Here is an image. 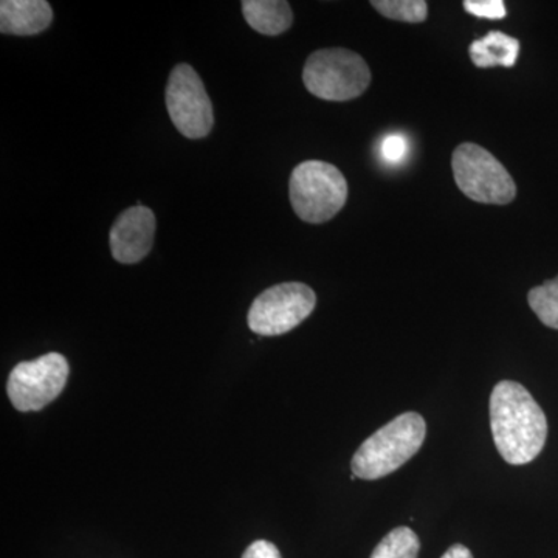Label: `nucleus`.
<instances>
[{
  "mask_svg": "<svg viewBox=\"0 0 558 558\" xmlns=\"http://www.w3.org/2000/svg\"><path fill=\"white\" fill-rule=\"evenodd\" d=\"M490 427L498 453L510 465H524L542 453L548 421L521 384L502 380L490 395Z\"/></svg>",
  "mask_w": 558,
  "mask_h": 558,
  "instance_id": "nucleus-1",
  "label": "nucleus"
},
{
  "mask_svg": "<svg viewBox=\"0 0 558 558\" xmlns=\"http://www.w3.org/2000/svg\"><path fill=\"white\" fill-rule=\"evenodd\" d=\"M440 558H473L472 550L464 545H453Z\"/></svg>",
  "mask_w": 558,
  "mask_h": 558,
  "instance_id": "nucleus-19",
  "label": "nucleus"
},
{
  "mask_svg": "<svg viewBox=\"0 0 558 558\" xmlns=\"http://www.w3.org/2000/svg\"><path fill=\"white\" fill-rule=\"evenodd\" d=\"M464 10L480 20L499 21L508 16L502 0H465Z\"/></svg>",
  "mask_w": 558,
  "mask_h": 558,
  "instance_id": "nucleus-16",
  "label": "nucleus"
},
{
  "mask_svg": "<svg viewBox=\"0 0 558 558\" xmlns=\"http://www.w3.org/2000/svg\"><path fill=\"white\" fill-rule=\"evenodd\" d=\"M303 81L306 89L319 100L349 101L368 89L371 70L354 51L323 49L307 58Z\"/></svg>",
  "mask_w": 558,
  "mask_h": 558,
  "instance_id": "nucleus-4",
  "label": "nucleus"
},
{
  "mask_svg": "<svg viewBox=\"0 0 558 558\" xmlns=\"http://www.w3.org/2000/svg\"><path fill=\"white\" fill-rule=\"evenodd\" d=\"M458 189L469 199L488 205H508L515 199V180L494 156L476 143H462L451 156Z\"/></svg>",
  "mask_w": 558,
  "mask_h": 558,
  "instance_id": "nucleus-5",
  "label": "nucleus"
},
{
  "mask_svg": "<svg viewBox=\"0 0 558 558\" xmlns=\"http://www.w3.org/2000/svg\"><path fill=\"white\" fill-rule=\"evenodd\" d=\"M469 53L476 68L512 69L519 61L520 40L502 32H490L484 38L473 40Z\"/></svg>",
  "mask_w": 558,
  "mask_h": 558,
  "instance_id": "nucleus-12",
  "label": "nucleus"
},
{
  "mask_svg": "<svg viewBox=\"0 0 558 558\" xmlns=\"http://www.w3.org/2000/svg\"><path fill=\"white\" fill-rule=\"evenodd\" d=\"M527 301L543 325L558 330V277L529 290Z\"/></svg>",
  "mask_w": 558,
  "mask_h": 558,
  "instance_id": "nucleus-14",
  "label": "nucleus"
},
{
  "mask_svg": "<svg viewBox=\"0 0 558 558\" xmlns=\"http://www.w3.org/2000/svg\"><path fill=\"white\" fill-rule=\"evenodd\" d=\"M242 558H282L274 543L267 539H256L242 554Z\"/></svg>",
  "mask_w": 558,
  "mask_h": 558,
  "instance_id": "nucleus-18",
  "label": "nucleus"
},
{
  "mask_svg": "<svg viewBox=\"0 0 558 558\" xmlns=\"http://www.w3.org/2000/svg\"><path fill=\"white\" fill-rule=\"evenodd\" d=\"M168 113L175 130L186 138L207 137L215 124L211 100L196 70L189 64L172 69L167 84Z\"/></svg>",
  "mask_w": 558,
  "mask_h": 558,
  "instance_id": "nucleus-8",
  "label": "nucleus"
},
{
  "mask_svg": "<svg viewBox=\"0 0 558 558\" xmlns=\"http://www.w3.org/2000/svg\"><path fill=\"white\" fill-rule=\"evenodd\" d=\"M289 197L293 211L304 222H328L347 204L348 182L333 165L306 160L290 174Z\"/></svg>",
  "mask_w": 558,
  "mask_h": 558,
  "instance_id": "nucleus-3",
  "label": "nucleus"
},
{
  "mask_svg": "<svg viewBox=\"0 0 558 558\" xmlns=\"http://www.w3.org/2000/svg\"><path fill=\"white\" fill-rule=\"evenodd\" d=\"M317 306V295L303 282H281L264 290L248 311V326L264 337L282 336L300 326Z\"/></svg>",
  "mask_w": 558,
  "mask_h": 558,
  "instance_id": "nucleus-6",
  "label": "nucleus"
},
{
  "mask_svg": "<svg viewBox=\"0 0 558 558\" xmlns=\"http://www.w3.org/2000/svg\"><path fill=\"white\" fill-rule=\"evenodd\" d=\"M242 13L253 31L266 36H278L293 24V11L286 0H244Z\"/></svg>",
  "mask_w": 558,
  "mask_h": 558,
  "instance_id": "nucleus-11",
  "label": "nucleus"
},
{
  "mask_svg": "<svg viewBox=\"0 0 558 558\" xmlns=\"http://www.w3.org/2000/svg\"><path fill=\"white\" fill-rule=\"evenodd\" d=\"M409 153V140L402 134H388L381 140L380 154L381 159L388 163H400Z\"/></svg>",
  "mask_w": 558,
  "mask_h": 558,
  "instance_id": "nucleus-17",
  "label": "nucleus"
},
{
  "mask_svg": "<svg viewBox=\"0 0 558 558\" xmlns=\"http://www.w3.org/2000/svg\"><path fill=\"white\" fill-rule=\"evenodd\" d=\"M69 373L68 360L58 352L17 363L7 384L11 403L22 413L46 409L65 388Z\"/></svg>",
  "mask_w": 558,
  "mask_h": 558,
  "instance_id": "nucleus-7",
  "label": "nucleus"
},
{
  "mask_svg": "<svg viewBox=\"0 0 558 558\" xmlns=\"http://www.w3.org/2000/svg\"><path fill=\"white\" fill-rule=\"evenodd\" d=\"M427 424L417 413H405L377 429L355 451L352 475L362 480H380L402 468L421 450Z\"/></svg>",
  "mask_w": 558,
  "mask_h": 558,
  "instance_id": "nucleus-2",
  "label": "nucleus"
},
{
  "mask_svg": "<svg viewBox=\"0 0 558 558\" xmlns=\"http://www.w3.org/2000/svg\"><path fill=\"white\" fill-rule=\"evenodd\" d=\"M156 215L142 204L124 209L109 233L110 252L121 264H137L149 255L156 238Z\"/></svg>",
  "mask_w": 558,
  "mask_h": 558,
  "instance_id": "nucleus-9",
  "label": "nucleus"
},
{
  "mask_svg": "<svg viewBox=\"0 0 558 558\" xmlns=\"http://www.w3.org/2000/svg\"><path fill=\"white\" fill-rule=\"evenodd\" d=\"M421 550L416 532L410 527H396L385 535L371 558H417Z\"/></svg>",
  "mask_w": 558,
  "mask_h": 558,
  "instance_id": "nucleus-13",
  "label": "nucleus"
},
{
  "mask_svg": "<svg viewBox=\"0 0 558 558\" xmlns=\"http://www.w3.org/2000/svg\"><path fill=\"white\" fill-rule=\"evenodd\" d=\"M53 10L46 0H2L0 32L3 35L32 36L49 28Z\"/></svg>",
  "mask_w": 558,
  "mask_h": 558,
  "instance_id": "nucleus-10",
  "label": "nucleus"
},
{
  "mask_svg": "<svg viewBox=\"0 0 558 558\" xmlns=\"http://www.w3.org/2000/svg\"><path fill=\"white\" fill-rule=\"evenodd\" d=\"M371 5L388 20L409 24H421L428 16V3L425 0H373Z\"/></svg>",
  "mask_w": 558,
  "mask_h": 558,
  "instance_id": "nucleus-15",
  "label": "nucleus"
}]
</instances>
